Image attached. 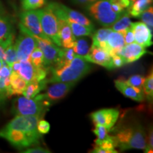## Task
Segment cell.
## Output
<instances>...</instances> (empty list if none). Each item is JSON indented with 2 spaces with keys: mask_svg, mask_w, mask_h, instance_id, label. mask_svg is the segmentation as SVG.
Instances as JSON below:
<instances>
[{
  "mask_svg": "<svg viewBox=\"0 0 153 153\" xmlns=\"http://www.w3.org/2000/svg\"><path fill=\"white\" fill-rule=\"evenodd\" d=\"M39 119L35 116H16L0 130V137L19 150L39 144L42 138L37 130Z\"/></svg>",
  "mask_w": 153,
  "mask_h": 153,
  "instance_id": "obj_1",
  "label": "cell"
},
{
  "mask_svg": "<svg viewBox=\"0 0 153 153\" xmlns=\"http://www.w3.org/2000/svg\"><path fill=\"white\" fill-rule=\"evenodd\" d=\"M91 66L79 55H74V58L70 62L63 65H57L51 68V79L48 82H70L75 83L89 73Z\"/></svg>",
  "mask_w": 153,
  "mask_h": 153,
  "instance_id": "obj_2",
  "label": "cell"
},
{
  "mask_svg": "<svg viewBox=\"0 0 153 153\" xmlns=\"http://www.w3.org/2000/svg\"><path fill=\"white\" fill-rule=\"evenodd\" d=\"M113 137L116 147L120 150H145L147 147L146 133L139 124L121 127L115 133Z\"/></svg>",
  "mask_w": 153,
  "mask_h": 153,
  "instance_id": "obj_3",
  "label": "cell"
},
{
  "mask_svg": "<svg viewBox=\"0 0 153 153\" xmlns=\"http://www.w3.org/2000/svg\"><path fill=\"white\" fill-rule=\"evenodd\" d=\"M52 104L44 94H38L33 99L21 97L15 100L13 111L16 116H35L42 118Z\"/></svg>",
  "mask_w": 153,
  "mask_h": 153,
  "instance_id": "obj_4",
  "label": "cell"
},
{
  "mask_svg": "<svg viewBox=\"0 0 153 153\" xmlns=\"http://www.w3.org/2000/svg\"><path fill=\"white\" fill-rule=\"evenodd\" d=\"M86 9L89 14L104 27L111 26L122 15L113 10L111 0H98Z\"/></svg>",
  "mask_w": 153,
  "mask_h": 153,
  "instance_id": "obj_5",
  "label": "cell"
},
{
  "mask_svg": "<svg viewBox=\"0 0 153 153\" xmlns=\"http://www.w3.org/2000/svg\"><path fill=\"white\" fill-rule=\"evenodd\" d=\"M38 13L43 33L53 43L61 47L58 34V20L52 9L48 4L43 9H38Z\"/></svg>",
  "mask_w": 153,
  "mask_h": 153,
  "instance_id": "obj_6",
  "label": "cell"
},
{
  "mask_svg": "<svg viewBox=\"0 0 153 153\" xmlns=\"http://www.w3.org/2000/svg\"><path fill=\"white\" fill-rule=\"evenodd\" d=\"M33 36L36 39L37 48L41 50L43 54L45 67L48 70H51V68L62 60L64 49L60 48V47L57 46L51 41H47L36 36Z\"/></svg>",
  "mask_w": 153,
  "mask_h": 153,
  "instance_id": "obj_7",
  "label": "cell"
},
{
  "mask_svg": "<svg viewBox=\"0 0 153 153\" xmlns=\"http://www.w3.org/2000/svg\"><path fill=\"white\" fill-rule=\"evenodd\" d=\"M19 28L21 30V34L14 43L17 57L19 61L28 60L34 49L37 48L36 41L34 36L21 24H19Z\"/></svg>",
  "mask_w": 153,
  "mask_h": 153,
  "instance_id": "obj_8",
  "label": "cell"
},
{
  "mask_svg": "<svg viewBox=\"0 0 153 153\" xmlns=\"http://www.w3.org/2000/svg\"><path fill=\"white\" fill-rule=\"evenodd\" d=\"M15 30L14 23L0 1V45L6 48L14 43Z\"/></svg>",
  "mask_w": 153,
  "mask_h": 153,
  "instance_id": "obj_9",
  "label": "cell"
},
{
  "mask_svg": "<svg viewBox=\"0 0 153 153\" xmlns=\"http://www.w3.org/2000/svg\"><path fill=\"white\" fill-rule=\"evenodd\" d=\"M48 5L57 18L65 19L66 21H72L85 26H94L92 22L79 11L70 9L66 6L59 3L52 2L48 4Z\"/></svg>",
  "mask_w": 153,
  "mask_h": 153,
  "instance_id": "obj_10",
  "label": "cell"
},
{
  "mask_svg": "<svg viewBox=\"0 0 153 153\" xmlns=\"http://www.w3.org/2000/svg\"><path fill=\"white\" fill-rule=\"evenodd\" d=\"M20 24L33 36L47 41H51V39L43 33L42 29L38 9L23 11L20 14Z\"/></svg>",
  "mask_w": 153,
  "mask_h": 153,
  "instance_id": "obj_11",
  "label": "cell"
},
{
  "mask_svg": "<svg viewBox=\"0 0 153 153\" xmlns=\"http://www.w3.org/2000/svg\"><path fill=\"white\" fill-rule=\"evenodd\" d=\"M119 111L116 108H104L91 113L90 117L94 125L104 126L109 131L117 121Z\"/></svg>",
  "mask_w": 153,
  "mask_h": 153,
  "instance_id": "obj_12",
  "label": "cell"
},
{
  "mask_svg": "<svg viewBox=\"0 0 153 153\" xmlns=\"http://www.w3.org/2000/svg\"><path fill=\"white\" fill-rule=\"evenodd\" d=\"M83 58L87 62L94 63L104 67L108 70H113L112 57L106 50L91 45L89 53L83 56Z\"/></svg>",
  "mask_w": 153,
  "mask_h": 153,
  "instance_id": "obj_13",
  "label": "cell"
},
{
  "mask_svg": "<svg viewBox=\"0 0 153 153\" xmlns=\"http://www.w3.org/2000/svg\"><path fill=\"white\" fill-rule=\"evenodd\" d=\"M131 29L133 33L135 41L144 48L152 45V32L143 22L132 23Z\"/></svg>",
  "mask_w": 153,
  "mask_h": 153,
  "instance_id": "obj_14",
  "label": "cell"
},
{
  "mask_svg": "<svg viewBox=\"0 0 153 153\" xmlns=\"http://www.w3.org/2000/svg\"><path fill=\"white\" fill-rule=\"evenodd\" d=\"M148 53L146 48L143 47L137 43L126 44L125 46L120 50L118 55L121 56L125 60L126 64L135 62Z\"/></svg>",
  "mask_w": 153,
  "mask_h": 153,
  "instance_id": "obj_15",
  "label": "cell"
},
{
  "mask_svg": "<svg viewBox=\"0 0 153 153\" xmlns=\"http://www.w3.org/2000/svg\"><path fill=\"white\" fill-rule=\"evenodd\" d=\"M55 83L48 89L46 93L44 94L46 99L52 103L65 97L75 85V83H70V82H55Z\"/></svg>",
  "mask_w": 153,
  "mask_h": 153,
  "instance_id": "obj_16",
  "label": "cell"
},
{
  "mask_svg": "<svg viewBox=\"0 0 153 153\" xmlns=\"http://www.w3.org/2000/svg\"><path fill=\"white\" fill-rule=\"evenodd\" d=\"M57 20H58V34L61 47L64 48H71L73 47L76 39L72 33L71 28L68 22L65 19L57 18Z\"/></svg>",
  "mask_w": 153,
  "mask_h": 153,
  "instance_id": "obj_17",
  "label": "cell"
},
{
  "mask_svg": "<svg viewBox=\"0 0 153 153\" xmlns=\"http://www.w3.org/2000/svg\"><path fill=\"white\" fill-rule=\"evenodd\" d=\"M116 89L122 93L125 97L133 99L134 101L141 102L145 99L143 89H137L129 85L123 79H117L114 81Z\"/></svg>",
  "mask_w": 153,
  "mask_h": 153,
  "instance_id": "obj_18",
  "label": "cell"
},
{
  "mask_svg": "<svg viewBox=\"0 0 153 153\" xmlns=\"http://www.w3.org/2000/svg\"><path fill=\"white\" fill-rule=\"evenodd\" d=\"M125 45L126 43L124 41L123 33L112 30L108 35L107 40L108 52L111 56L118 55L120 50L125 46Z\"/></svg>",
  "mask_w": 153,
  "mask_h": 153,
  "instance_id": "obj_19",
  "label": "cell"
},
{
  "mask_svg": "<svg viewBox=\"0 0 153 153\" xmlns=\"http://www.w3.org/2000/svg\"><path fill=\"white\" fill-rule=\"evenodd\" d=\"M10 86L9 90V98L13 95L22 94L24 91L27 83L24 79L21 77L20 75L16 72L11 71L10 76Z\"/></svg>",
  "mask_w": 153,
  "mask_h": 153,
  "instance_id": "obj_20",
  "label": "cell"
},
{
  "mask_svg": "<svg viewBox=\"0 0 153 153\" xmlns=\"http://www.w3.org/2000/svg\"><path fill=\"white\" fill-rule=\"evenodd\" d=\"M95 146L91 152L94 153H116L118 151L116 150V144H115L113 135H109L106 139L104 140L94 141Z\"/></svg>",
  "mask_w": 153,
  "mask_h": 153,
  "instance_id": "obj_21",
  "label": "cell"
},
{
  "mask_svg": "<svg viewBox=\"0 0 153 153\" xmlns=\"http://www.w3.org/2000/svg\"><path fill=\"white\" fill-rule=\"evenodd\" d=\"M112 31L111 28H100L97 31L94 32L92 35V45L106 50L108 52V45L107 40L109 33Z\"/></svg>",
  "mask_w": 153,
  "mask_h": 153,
  "instance_id": "obj_22",
  "label": "cell"
},
{
  "mask_svg": "<svg viewBox=\"0 0 153 153\" xmlns=\"http://www.w3.org/2000/svg\"><path fill=\"white\" fill-rule=\"evenodd\" d=\"M48 80L43 79L40 82H31L28 83L22 94L27 99H33L46 87Z\"/></svg>",
  "mask_w": 153,
  "mask_h": 153,
  "instance_id": "obj_23",
  "label": "cell"
},
{
  "mask_svg": "<svg viewBox=\"0 0 153 153\" xmlns=\"http://www.w3.org/2000/svg\"><path fill=\"white\" fill-rule=\"evenodd\" d=\"M152 3V0H135L131 3V6L127 9V11L130 16L139 18L143 11L150 7Z\"/></svg>",
  "mask_w": 153,
  "mask_h": 153,
  "instance_id": "obj_24",
  "label": "cell"
},
{
  "mask_svg": "<svg viewBox=\"0 0 153 153\" xmlns=\"http://www.w3.org/2000/svg\"><path fill=\"white\" fill-rule=\"evenodd\" d=\"M72 31V33L74 37H82V36H91L94 32V26H87L82 25L78 23L72 22V21H67Z\"/></svg>",
  "mask_w": 153,
  "mask_h": 153,
  "instance_id": "obj_25",
  "label": "cell"
},
{
  "mask_svg": "<svg viewBox=\"0 0 153 153\" xmlns=\"http://www.w3.org/2000/svg\"><path fill=\"white\" fill-rule=\"evenodd\" d=\"M132 22L130 18V15L127 11H125L122 14L119 19L111 26V29L114 31L123 33L126 29L131 27Z\"/></svg>",
  "mask_w": 153,
  "mask_h": 153,
  "instance_id": "obj_26",
  "label": "cell"
},
{
  "mask_svg": "<svg viewBox=\"0 0 153 153\" xmlns=\"http://www.w3.org/2000/svg\"><path fill=\"white\" fill-rule=\"evenodd\" d=\"M72 48H73L74 54L82 57L85 56L89 53V49H90L89 40L87 38H76Z\"/></svg>",
  "mask_w": 153,
  "mask_h": 153,
  "instance_id": "obj_27",
  "label": "cell"
},
{
  "mask_svg": "<svg viewBox=\"0 0 153 153\" xmlns=\"http://www.w3.org/2000/svg\"><path fill=\"white\" fill-rule=\"evenodd\" d=\"M17 57V53L15 44L13 43L8 45L4 49V61L7 63V65L11 68V65L15 62L18 61Z\"/></svg>",
  "mask_w": 153,
  "mask_h": 153,
  "instance_id": "obj_28",
  "label": "cell"
},
{
  "mask_svg": "<svg viewBox=\"0 0 153 153\" xmlns=\"http://www.w3.org/2000/svg\"><path fill=\"white\" fill-rule=\"evenodd\" d=\"M29 60L34 66V68L36 69L45 68V65H44L43 54L38 48H36L31 54H30Z\"/></svg>",
  "mask_w": 153,
  "mask_h": 153,
  "instance_id": "obj_29",
  "label": "cell"
},
{
  "mask_svg": "<svg viewBox=\"0 0 153 153\" xmlns=\"http://www.w3.org/2000/svg\"><path fill=\"white\" fill-rule=\"evenodd\" d=\"M47 0H21L22 7L24 11L36 10L44 7Z\"/></svg>",
  "mask_w": 153,
  "mask_h": 153,
  "instance_id": "obj_30",
  "label": "cell"
},
{
  "mask_svg": "<svg viewBox=\"0 0 153 153\" xmlns=\"http://www.w3.org/2000/svg\"><path fill=\"white\" fill-rule=\"evenodd\" d=\"M143 94L148 100H152L153 97V72L152 70L145 79L143 87Z\"/></svg>",
  "mask_w": 153,
  "mask_h": 153,
  "instance_id": "obj_31",
  "label": "cell"
},
{
  "mask_svg": "<svg viewBox=\"0 0 153 153\" xmlns=\"http://www.w3.org/2000/svg\"><path fill=\"white\" fill-rule=\"evenodd\" d=\"M142 22L148 26L150 30L152 32L153 28V9L152 7H150L146 10L143 11L140 16Z\"/></svg>",
  "mask_w": 153,
  "mask_h": 153,
  "instance_id": "obj_32",
  "label": "cell"
},
{
  "mask_svg": "<svg viewBox=\"0 0 153 153\" xmlns=\"http://www.w3.org/2000/svg\"><path fill=\"white\" fill-rule=\"evenodd\" d=\"M145 79V78L141 75L135 74V75L131 76L127 81H126V82L127 84H128L129 85L132 86V87L137 88V89H143Z\"/></svg>",
  "mask_w": 153,
  "mask_h": 153,
  "instance_id": "obj_33",
  "label": "cell"
},
{
  "mask_svg": "<svg viewBox=\"0 0 153 153\" xmlns=\"http://www.w3.org/2000/svg\"><path fill=\"white\" fill-rule=\"evenodd\" d=\"M93 133L97 135L96 140H104L109 136L108 135V130L104 126L101 125H96L95 128L93 129Z\"/></svg>",
  "mask_w": 153,
  "mask_h": 153,
  "instance_id": "obj_34",
  "label": "cell"
},
{
  "mask_svg": "<svg viewBox=\"0 0 153 153\" xmlns=\"http://www.w3.org/2000/svg\"><path fill=\"white\" fill-rule=\"evenodd\" d=\"M50 129H51V126L47 120L41 119V118L39 119L37 123V130L42 135L48 133Z\"/></svg>",
  "mask_w": 153,
  "mask_h": 153,
  "instance_id": "obj_35",
  "label": "cell"
},
{
  "mask_svg": "<svg viewBox=\"0 0 153 153\" xmlns=\"http://www.w3.org/2000/svg\"><path fill=\"white\" fill-rule=\"evenodd\" d=\"M112 62L114 69L121 68L123 65H125L126 62L124 59L119 55H112Z\"/></svg>",
  "mask_w": 153,
  "mask_h": 153,
  "instance_id": "obj_36",
  "label": "cell"
},
{
  "mask_svg": "<svg viewBox=\"0 0 153 153\" xmlns=\"http://www.w3.org/2000/svg\"><path fill=\"white\" fill-rule=\"evenodd\" d=\"M123 34L124 41H125L126 44H129V43H133V42L135 41L133 33V31H132L131 27L128 28V29H126L125 31L123 32Z\"/></svg>",
  "mask_w": 153,
  "mask_h": 153,
  "instance_id": "obj_37",
  "label": "cell"
},
{
  "mask_svg": "<svg viewBox=\"0 0 153 153\" xmlns=\"http://www.w3.org/2000/svg\"><path fill=\"white\" fill-rule=\"evenodd\" d=\"M147 147L145 148V152H152L153 150V133H152V128H151V129L149 131V135L148 137L147 138Z\"/></svg>",
  "mask_w": 153,
  "mask_h": 153,
  "instance_id": "obj_38",
  "label": "cell"
},
{
  "mask_svg": "<svg viewBox=\"0 0 153 153\" xmlns=\"http://www.w3.org/2000/svg\"><path fill=\"white\" fill-rule=\"evenodd\" d=\"M22 152L24 153H49L51 151H49L48 149H45L42 147H36V148H28L25 151H23Z\"/></svg>",
  "mask_w": 153,
  "mask_h": 153,
  "instance_id": "obj_39",
  "label": "cell"
},
{
  "mask_svg": "<svg viewBox=\"0 0 153 153\" xmlns=\"http://www.w3.org/2000/svg\"><path fill=\"white\" fill-rule=\"evenodd\" d=\"M74 4L82 6V7H87L91 4L98 1V0H71Z\"/></svg>",
  "mask_w": 153,
  "mask_h": 153,
  "instance_id": "obj_40",
  "label": "cell"
},
{
  "mask_svg": "<svg viewBox=\"0 0 153 153\" xmlns=\"http://www.w3.org/2000/svg\"><path fill=\"white\" fill-rule=\"evenodd\" d=\"M4 48L0 45V59L4 60Z\"/></svg>",
  "mask_w": 153,
  "mask_h": 153,
  "instance_id": "obj_41",
  "label": "cell"
},
{
  "mask_svg": "<svg viewBox=\"0 0 153 153\" xmlns=\"http://www.w3.org/2000/svg\"><path fill=\"white\" fill-rule=\"evenodd\" d=\"M3 62H4V60H1V59H0V69H1V66H2V65H3Z\"/></svg>",
  "mask_w": 153,
  "mask_h": 153,
  "instance_id": "obj_42",
  "label": "cell"
},
{
  "mask_svg": "<svg viewBox=\"0 0 153 153\" xmlns=\"http://www.w3.org/2000/svg\"><path fill=\"white\" fill-rule=\"evenodd\" d=\"M130 1H131V2H133V1H135V0H130Z\"/></svg>",
  "mask_w": 153,
  "mask_h": 153,
  "instance_id": "obj_43",
  "label": "cell"
}]
</instances>
